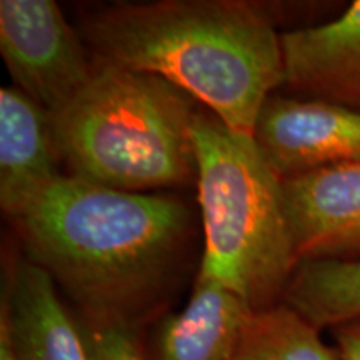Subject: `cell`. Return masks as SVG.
Returning a JSON list of instances; mask_svg holds the SVG:
<instances>
[{
	"label": "cell",
	"instance_id": "obj_7",
	"mask_svg": "<svg viewBox=\"0 0 360 360\" xmlns=\"http://www.w3.org/2000/svg\"><path fill=\"white\" fill-rule=\"evenodd\" d=\"M282 184L299 264L360 259V162Z\"/></svg>",
	"mask_w": 360,
	"mask_h": 360
},
{
	"label": "cell",
	"instance_id": "obj_12",
	"mask_svg": "<svg viewBox=\"0 0 360 360\" xmlns=\"http://www.w3.org/2000/svg\"><path fill=\"white\" fill-rule=\"evenodd\" d=\"M282 302L319 330L360 321V259L300 262Z\"/></svg>",
	"mask_w": 360,
	"mask_h": 360
},
{
	"label": "cell",
	"instance_id": "obj_10",
	"mask_svg": "<svg viewBox=\"0 0 360 360\" xmlns=\"http://www.w3.org/2000/svg\"><path fill=\"white\" fill-rule=\"evenodd\" d=\"M252 305L214 277L197 270L186 307L152 323L148 360H232Z\"/></svg>",
	"mask_w": 360,
	"mask_h": 360
},
{
	"label": "cell",
	"instance_id": "obj_5",
	"mask_svg": "<svg viewBox=\"0 0 360 360\" xmlns=\"http://www.w3.org/2000/svg\"><path fill=\"white\" fill-rule=\"evenodd\" d=\"M53 0H0V53L13 87L51 115L90 82L97 58Z\"/></svg>",
	"mask_w": 360,
	"mask_h": 360
},
{
	"label": "cell",
	"instance_id": "obj_6",
	"mask_svg": "<svg viewBox=\"0 0 360 360\" xmlns=\"http://www.w3.org/2000/svg\"><path fill=\"white\" fill-rule=\"evenodd\" d=\"M252 137L282 180L360 162V114L337 103L274 92Z\"/></svg>",
	"mask_w": 360,
	"mask_h": 360
},
{
	"label": "cell",
	"instance_id": "obj_2",
	"mask_svg": "<svg viewBox=\"0 0 360 360\" xmlns=\"http://www.w3.org/2000/svg\"><path fill=\"white\" fill-rule=\"evenodd\" d=\"M82 37L97 58L169 80L245 135L282 87L281 34L240 0L114 4L85 17Z\"/></svg>",
	"mask_w": 360,
	"mask_h": 360
},
{
	"label": "cell",
	"instance_id": "obj_4",
	"mask_svg": "<svg viewBox=\"0 0 360 360\" xmlns=\"http://www.w3.org/2000/svg\"><path fill=\"white\" fill-rule=\"evenodd\" d=\"M204 254L199 270L240 294L254 310L282 304L297 257L282 179L252 135L212 112L193 124Z\"/></svg>",
	"mask_w": 360,
	"mask_h": 360
},
{
	"label": "cell",
	"instance_id": "obj_9",
	"mask_svg": "<svg viewBox=\"0 0 360 360\" xmlns=\"http://www.w3.org/2000/svg\"><path fill=\"white\" fill-rule=\"evenodd\" d=\"M52 115L17 87L0 89V207L17 220L62 177Z\"/></svg>",
	"mask_w": 360,
	"mask_h": 360
},
{
	"label": "cell",
	"instance_id": "obj_14",
	"mask_svg": "<svg viewBox=\"0 0 360 360\" xmlns=\"http://www.w3.org/2000/svg\"><path fill=\"white\" fill-rule=\"evenodd\" d=\"M77 321L90 360H148L142 330Z\"/></svg>",
	"mask_w": 360,
	"mask_h": 360
},
{
	"label": "cell",
	"instance_id": "obj_11",
	"mask_svg": "<svg viewBox=\"0 0 360 360\" xmlns=\"http://www.w3.org/2000/svg\"><path fill=\"white\" fill-rule=\"evenodd\" d=\"M19 360H90L74 310L45 270L19 260L7 277L2 300Z\"/></svg>",
	"mask_w": 360,
	"mask_h": 360
},
{
	"label": "cell",
	"instance_id": "obj_16",
	"mask_svg": "<svg viewBox=\"0 0 360 360\" xmlns=\"http://www.w3.org/2000/svg\"><path fill=\"white\" fill-rule=\"evenodd\" d=\"M0 360H19L6 305L0 302Z\"/></svg>",
	"mask_w": 360,
	"mask_h": 360
},
{
	"label": "cell",
	"instance_id": "obj_13",
	"mask_svg": "<svg viewBox=\"0 0 360 360\" xmlns=\"http://www.w3.org/2000/svg\"><path fill=\"white\" fill-rule=\"evenodd\" d=\"M232 360H340L314 323L287 304L254 310Z\"/></svg>",
	"mask_w": 360,
	"mask_h": 360
},
{
	"label": "cell",
	"instance_id": "obj_1",
	"mask_svg": "<svg viewBox=\"0 0 360 360\" xmlns=\"http://www.w3.org/2000/svg\"><path fill=\"white\" fill-rule=\"evenodd\" d=\"M15 222L27 259L82 321L143 332L167 314L186 272L192 215L177 197L64 174Z\"/></svg>",
	"mask_w": 360,
	"mask_h": 360
},
{
	"label": "cell",
	"instance_id": "obj_15",
	"mask_svg": "<svg viewBox=\"0 0 360 360\" xmlns=\"http://www.w3.org/2000/svg\"><path fill=\"white\" fill-rule=\"evenodd\" d=\"M340 360H360V321L340 323L328 330Z\"/></svg>",
	"mask_w": 360,
	"mask_h": 360
},
{
	"label": "cell",
	"instance_id": "obj_8",
	"mask_svg": "<svg viewBox=\"0 0 360 360\" xmlns=\"http://www.w3.org/2000/svg\"><path fill=\"white\" fill-rule=\"evenodd\" d=\"M281 44L287 96L360 114V0L326 24L282 32Z\"/></svg>",
	"mask_w": 360,
	"mask_h": 360
},
{
	"label": "cell",
	"instance_id": "obj_3",
	"mask_svg": "<svg viewBox=\"0 0 360 360\" xmlns=\"http://www.w3.org/2000/svg\"><path fill=\"white\" fill-rule=\"evenodd\" d=\"M199 114V102L169 80L97 58L90 82L52 125L69 175L148 193L195 180Z\"/></svg>",
	"mask_w": 360,
	"mask_h": 360
}]
</instances>
